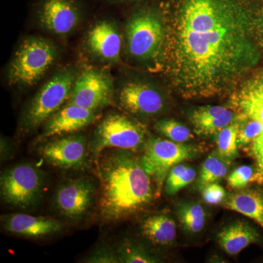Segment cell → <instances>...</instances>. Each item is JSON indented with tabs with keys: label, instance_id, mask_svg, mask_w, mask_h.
<instances>
[{
	"label": "cell",
	"instance_id": "cell-1",
	"mask_svg": "<svg viewBox=\"0 0 263 263\" xmlns=\"http://www.w3.org/2000/svg\"><path fill=\"white\" fill-rule=\"evenodd\" d=\"M261 8L252 0H172L162 12L160 60L184 98H208L233 87L258 63Z\"/></svg>",
	"mask_w": 263,
	"mask_h": 263
},
{
	"label": "cell",
	"instance_id": "cell-2",
	"mask_svg": "<svg viewBox=\"0 0 263 263\" xmlns=\"http://www.w3.org/2000/svg\"><path fill=\"white\" fill-rule=\"evenodd\" d=\"M99 180V213L102 220H124L145 209L156 196L153 179L141 157L130 151L103 152L96 166Z\"/></svg>",
	"mask_w": 263,
	"mask_h": 263
},
{
	"label": "cell",
	"instance_id": "cell-3",
	"mask_svg": "<svg viewBox=\"0 0 263 263\" xmlns=\"http://www.w3.org/2000/svg\"><path fill=\"white\" fill-rule=\"evenodd\" d=\"M78 73L76 67H65L43 85L22 112L18 124L20 134L37 130L67 103Z\"/></svg>",
	"mask_w": 263,
	"mask_h": 263
},
{
	"label": "cell",
	"instance_id": "cell-4",
	"mask_svg": "<svg viewBox=\"0 0 263 263\" xmlns=\"http://www.w3.org/2000/svg\"><path fill=\"white\" fill-rule=\"evenodd\" d=\"M58 48L41 37H26L19 45L8 70L10 86L29 87L37 84L56 62Z\"/></svg>",
	"mask_w": 263,
	"mask_h": 263
},
{
	"label": "cell",
	"instance_id": "cell-5",
	"mask_svg": "<svg viewBox=\"0 0 263 263\" xmlns=\"http://www.w3.org/2000/svg\"><path fill=\"white\" fill-rule=\"evenodd\" d=\"M148 134L145 126L119 113H110L100 121L89 144L95 165L107 148L139 152L144 149Z\"/></svg>",
	"mask_w": 263,
	"mask_h": 263
},
{
	"label": "cell",
	"instance_id": "cell-6",
	"mask_svg": "<svg viewBox=\"0 0 263 263\" xmlns=\"http://www.w3.org/2000/svg\"><path fill=\"white\" fill-rule=\"evenodd\" d=\"M164 36L165 26L162 11L152 7L137 10L126 24L128 54L139 62L160 60Z\"/></svg>",
	"mask_w": 263,
	"mask_h": 263
},
{
	"label": "cell",
	"instance_id": "cell-7",
	"mask_svg": "<svg viewBox=\"0 0 263 263\" xmlns=\"http://www.w3.org/2000/svg\"><path fill=\"white\" fill-rule=\"evenodd\" d=\"M46 185L44 172L32 164H17L3 171L0 193L7 205L21 210H31L42 199Z\"/></svg>",
	"mask_w": 263,
	"mask_h": 263
},
{
	"label": "cell",
	"instance_id": "cell-8",
	"mask_svg": "<svg viewBox=\"0 0 263 263\" xmlns=\"http://www.w3.org/2000/svg\"><path fill=\"white\" fill-rule=\"evenodd\" d=\"M142 162L155 184L156 196L159 197L170 171L183 161L191 160L197 154L196 147L162 139L148 135Z\"/></svg>",
	"mask_w": 263,
	"mask_h": 263
},
{
	"label": "cell",
	"instance_id": "cell-9",
	"mask_svg": "<svg viewBox=\"0 0 263 263\" xmlns=\"http://www.w3.org/2000/svg\"><path fill=\"white\" fill-rule=\"evenodd\" d=\"M113 79L108 71L88 67L78 73L67 103L99 111L114 100Z\"/></svg>",
	"mask_w": 263,
	"mask_h": 263
},
{
	"label": "cell",
	"instance_id": "cell-10",
	"mask_svg": "<svg viewBox=\"0 0 263 263\" xmlns=\"http://www.w3.org/2000/svg\"><path fill=\"white\" fill-rule=\"evenodd\" d=\"M96 194V185L89 178L67 180L57 189L53 206L67 220L79 221L91 212Z\"/></svg>",
	"mask_w": 263,
	"mask_h": 263
},
{
	"label": "cell",
	"instance_id": "cell-11",
	"mask_svg": "<svg viewBox=\"0 0 263 263\" xmlns=\"http://www.w3.org/2000/svg\"><path fill=\"white\" fill-rule=\"evenodd\" d=\"M88 149L86 136L76 133L46 140L38 152L43 160L54 167L79 171L88 167Z\"/></svg>",
	"mask_w": 263,
	"mask_h": 263
},
{
	"label": "cell",
	"instance_id": "cell-12",
	"mask_svg": "<svg viewBox=\"0 0 263 263\" xmlns=\"http://www.w3.org/2000/svg\"><path fill=\"white\" fill-rule=\"evenodd\" d=\"M119 106L128 113L139 117L160 114L164 107L163 96L153 85L142 81H129L118 89Z\"/></svg>",
	"mask_w": 263,
	"mask_h": 263
},
{
	"label": "cell",
	"instance_id": "cell-13",
	"mask_svg": "<svg viewBox=\"0 0 263 263\" xmlns=\"http://www.w3.org/2000/svg\"><path fill=\"white\" fill-rule=\"evenodd\" d=\"M76 0H41L37 9L40 25L48 32L64 36L73 32L81 21Z\"/></svg>",
	"mask_w": 263,
	"mask_h": 263
},
{
	"label": "cell",
	"instance_id": "cell-14",
	"mask_svg": "<svg viewBox=\"0 0 263 263\" xmlns=\"http://www.w3.org/2000/svg\"><path fill=\"white\" fill-rule=\"evenodd\" d=\"M98 111L67 103L43 124L38 141L73 134L82 130L98 119Z\"/></svg>",
	"mask_w": 263,
	"mask_h": 263
},
{
	"label": "cell",
	"instance_id": "cell-15",
	"mask_svg": "<svg viewBox=\"0 0 263 263\" xmlns=\"http://www.w3.org/2000/svg\"><path fill=\"white\" fill-rule=\"evenodd\" d=\"M86 47L90 54L105 63H116L120 60L122 37L113 21L101 20L89 29Z\"/></svg>",
	"mask_w": 263,
	"mask_h": 263
},
{
	"label": "cell",
	"instance_id": "cell-16",
	"mask_svg": "<svg viewBox=\"0 0 263 263\" xmlns=\"http://www.w3.org/2000/svg\"><path fill=\"white\" fill-rule=\"evenodd\" d=\"M1 224L10 234L28 238H41L57 234L64 229V224L57 219L21 213L2 215Z\"/></svg>",
	"mask_w": 263,
	"mask_h": 263
},
{
	"label": "cell",
	"instance_id": "cell-17",
	"mask_svg": "<svg viewBox=\"0 0 263 263\" xmlns=\"http://www.w3.org/2000/svg\"><path fill=\"white\" fill-rule=\"evenodd\" d=\"M236 119L230 109L219 105L199 107L190 114V122L197 134L213 136Z\"/></svg>",
	"mask_w": 263,
	"mask_h": 263
},
{
	"label": "cell",
	"instance_id": "cell-18",
	"mask_svg": "<svg viewBox=\"0 0 263 263\" xmlns=\"http://www.w3.org/2000/svg\"><path fill=\"white\" fill-rule=\"evenodd\" d=\"M218 243L230 255H236L249 245L258 241L257 232L243 221H235L226 226L217 235Z\"/></svg>",
	"mask_w": 263,
	"mask_h": 263
},
{
	"label": "cell",
	"instance_id": "cell-19",
	"mask_svg": "<svg viewBox=\"0 0 263 263\" xmlns=\"http://www.w3.org/2000/svg\"><path fill=\"white\" fill-rule=\"evenodd\" d=\"M224 200V206L255 221L263 228V190L241 189Z\"/></svg>",
	"mask_w": 263,
	"mask_h": 263
},
{
	"label": "cell",
	"instance_id": "cell-20",
	"mask_svg": "<svg viewBox=\"0 0 263 263\" xmlns=\"http://www.w3.org/2000/svg\"><path fill=\"white\" fill-rule=\"evenodd\" d=\"M141 231L143 236L153 245L168 246L176 239V224L167 214H154L143 219Z\"/></svg>",
	"mask_w": 263,
	"mask_h": 263
},
{
	"label": "cell",
	"instance_id": "cell-21",
	"mask_svg": "<svg viewBox=\"0 0 263 263\" xmlns=\"http://www.w3.org/2000/svg\"><path fill=\"white\" fill-rule=\"evenodd\" d=\"M229 161L218 155L216 152L211 154L204 161L197 180V186L200 190L224 179L229 171Z\"/></svg>",
	"mask_w": 263,
	"mask_h": 263
},
{
	"label": "cell",
	"instance_id": "cell-22",
	"mask_svg": "<svg viewBox=\"0 0 263 263\" xmlns=\"http://www.w3.org/2000/svg\"><path fill=\"white\" fill-rule=\"evenodd\" d=\"M119 262L122 263H155L158 257L144 246L134 240L124 239L116 247Z\"/></svg>",
	"mask_w": 263,
	"mask_h": 263
},
{
	"label": "cell",
	"instance_id": "cell-23",
	"mask_svg": "<svg viewBox=\"0 0 263 263\" xmlns=\"http://www.w3.org/2000/svg\"><path fill=\"white\" fill-rule=\"evenodd\" d=\"M239 127L240 117H238L216 134V152L226 160H232L238 153Z\"/></svg>",
	"mask_w": 263,
	"mask_h": 263
},
{
	"label": "cell",
	"instance_id": "cell-24",
	"mask_svg": "<svg viewBox=\"0 0 263 263\" xmlns=\"http://www.w3.org/2000/svg\"><path fill=\"white\" fill-rule=\"evenodd\" d=\"M178 216L183 229L190 233H200L205 222V212L197 202H186L178 209Z\"/></svg>",
	"mask_w": 263,
	"mask_h": 263
},
{
	"label": "cell",
	"instance_id": "cell-25",
	"mask_svg": "<svg viewBox=\"0 0 263 263\" xmlns=\"http://www.w3.org/2000/svg\"><path fill=\"white\" fill-rule=\"evenodd\" d=\"M196 178V171L188 164L179 163L170 171L164 184V192L167 195L175 194L186 187Z\"/></svg>",
	"mask_w": 263,
	"mask_h": 263
},
{
	"label": "cell",
	"instance_id": "cell-26",
	"mask_svg": "<svg viewBox=\"0 0 263 263\" xmlns=\"http://www.w3.org/2000/svg\"><path fill=\"white\" fill-rule=\"evenodd\" d=\"M240 106L243 114L257 119L263 124V92L249 84L240 95ZM263 134V133H262Z\"/></svg>",
	"mask_w": 263,
	"mask_h": 263
},
{
	"label": "cell",
	"instance_id": "cell-27",
	"mask_svg": "<svg viewBox=\"0 0 263 263\" xmlns=\"http://www.w3.org/2000/svg\"><path fill=\"white\" fill-rule=\"evenodd\" d=\"M155 129L168 140L177 143H186L193 138L191 131L186 125L174 119H160L155 123Z\"/></svg>",
	"mask_w": 263,
	"mask_h": 263
},
{
	"label": "cell",
	"instance_id": "cell-28",
	"mask_svg": "<svg viewBox=\"0 0 263 263\" xmlns=\"http://www.w3.org/2000/svg\"><path fill=\"white\" fill-rule=\"evenodd\" d=\"M263 133V124L257 119L243 114L240 117V127L238 133V145L247 146L259 138Z\"/></svg>",
	"mask_w": 263,
	"mask_h": 263
},
{
	"label": "cell",
	"instance_id": "cell-29",
	"mask_svg": "<svg viewBox=\"0 0 263 263\" xmlns=\"http://www.w3.org/2000/svg\"><path fill=\"white\" fill-rule=\"evenodd\" d=\"M257 170L249 165H241L235 168L228 177V183L235 190L245 188L249 183L257 182Z\"/></svg>",
	"mask_w": 263,
	"mask_h": 263
},
{
	"label": "cell",
	"instance_id": "cell-30",
	"mask_svg": "<svg viewBox=\"0 0 263 263\" xmlns=\"http://www.w3.org/2000/svg\"><path fill=\"white\" fill-rule=\"evenodd\" d=\"M86 263H119L117 249L107 245H99L85 257Z\"/></svg>",
	"mask_w": 263,
	"mask_h": 263
},
{
	"label": "cell",
	"instance_id": "cell-31",
	"mask_svg": "<svg viewBox=\"0 0 263 263\" xmlns=\"http://www.w3.org/2000/svg\"><path fill=\"white\" fill-rule=\"evenodd\" d=\"M201 191L204 201L210 205H217L221 203L226 197V190L217 183L208 185L202 189Z\"/></svg>",
	"mask_w": 263,
	"mask_h": 263
},
{
	"label": "cell",
	"instance_id": "cell-32",
	"mask_svg": "<svg viewBox=\"0 0 263 263\" xmlns=\"http://www.w3.org/2000/svg\"><path fill=\"white\" fill-rule=\"evenodd\" d=\"M252 154L255 157L257 162V175L258 181L257 183H263V143L254 141L252 143Z\"/></svg>",
	"mask_w": 263,
	"mask_h": 263
},
{
	"label": "cell",
	"instance_id": "cell-33",
	"mask_svg": "<svg viewBox=\"0 0 263 263\" xmlns=\"http://www.w3.org/2000/svg\"><path fill=\"white\" fill-rule=\"evenodd\" d=\"M0 151H1L0 155H1L2 162L10 160L14 155V148L11 143L3 137L1 138V150Z\"/></svg>",
	"mask_w": 263,
	"mask_h": 263
},
{
	"label": "cell",
	"instance_id": "cell-34",
	"mask_svg": "<svg viewBox=\"0 0 263 263\" xmlns=\"http://www.w3.org/2000/svg\"><path fill=\"white\" fill-rule=\"evenodd\" d=\"M259 29L260 34L263 36V8H261L259 18Z\"/></svg>",
	"mask_w": 263,
	"mask_h": 263
},
{
	"label": "cell",
	"instance_id": "cell-35",
	"mask_svg": "<svg viewBox=\"0 0 263 263\" xmlns=\"http://www.w3.org/2000/svg\"><path fill=\"white\" fill-rule=\"evenodd\" d=\"M120 1H133V0H120Z\"/></svg>",
	"mask_w": 263,
	"mask_h": 263
}]
</instances>
